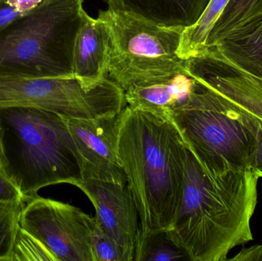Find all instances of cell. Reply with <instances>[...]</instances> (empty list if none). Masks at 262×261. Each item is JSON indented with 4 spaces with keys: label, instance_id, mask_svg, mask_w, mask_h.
Returning <instances> with one entry per match:
<instances>
[{
    "label": "cell",
    "instance_id": "6da1fadb",
    "mask_svg": "<svg viewBox=\"0 0 262 261\" xmlns=\"http://www.w3.org/2000/svg\"><path fill=\"white\" fill-rule=\"evenodd\" d=\"M117 152L138 210L139 238L170 228L184 189L188 147L168 115L130 106L115 124Z\"/></svg>",
    "mask_w": 262,
    "mask_h": 261
},
{
    "label": "cell",
    "instance_id": "7a4b0ae2",
    "mask_svg": "<svg viewBox=\"0 0 262 261\" xmlns=\"http://www.w3.org/2000/svg\"><path fill=\"white\" fill-rule=\"evenodd\" d=\"M258 179L251 170L209 174L188 149L183 197L167 237L189 260H227L231 250L253 239Z\"/></svg>",
    "mask_w": 262,
    "mask_h": 261
},
{
    "label": "cell",
    "instance_id": "3957f363",
    "mask_svg": "<svg viewBox=\"0 0 262 261\" xmlns=\"http://www.w3.org/2000/svg\"><path fill=\"white\" fill-rule=\"evenodd\" d=\"M3 136L12 149L6 153L7 172L28 201L41 188L56 184L75 185L82 179L78 153L67 119L30 107L0 110Z\"/></svg>",
    "mask_w": 262,
    "mask_h": 261
},
{
    "label": "cell",
    "instance_id": "277c9868",
    "mask_svg": "<svg viewBox=\"0 0 262 261\" xmlns=\"http://www.w3.org/2000/svg\"><path fill=\"white\" fill-rule=\"evenodd\" d=\"M84 0H43L0 32V75L74 77V49Z\"/></svg>",
    "mask_w": 262,
    "mask_h": 261
},
{
    "label": "cell",
    "instance_id": "5b68a950",
    "mask_svg": "<svg viewBox=\"0 0 262 261\" xmlns=\"http://www.w3.org/2000/svg\"><path fill=\"white\" fill-rule=\"evenodd\" d=\"M170 117L206 173L250 170L256 142L250 117L200 81L187 104Z\"/></svg>",
    "mask_w": 262,
    "mask_h": 261
},
{
    "label": "cell",
    "instance_id": "8992f818",
    "mask_svg": "<svg viewBox=\"0 0 262 261\" xmlns=\"http://www.w3.org/2000/svg\"><path fill=\"white\" fill-rule=\"evenodd\" d=\"M111 34L107 73L124 91L130 87L188 74L179 55L183 29L163 27L112 9L100 11Z\"/></svg>",
    "mask_w": 262,
    "mask_h": 261
},
{
    "label": "cell",
    "instance_id": "52a82bcc",
    "mask_svg": "<svg viewBox=\"0 0 262 261\" xmlns=\"http://www.w3.org/2000/svg\"><path fill=\"white\" fill-rule=\"evenodd\" d=\"M108 95L102 83L87 87L78 78H33L0 75V110L42 109L63 117L95 120L107 110Z\"/></svg>",
    "mask_w": 262,
    "mask_h": 261
},
{
    "label": "cell",
    "instance_id": "ba28073f",
    "mask_svg": "<svg viewBox=\"0 0 262 261\" xmlns=\"http://www.w3.org/2000/svg\"><path fill=\"white\" fill-rule=\"evenodd\" d=\"M95 218L70 204L37 196L26 202L20 226L39 240L57 261H96Z\"/></svg>",
    "mask_w": 262,
    "mask_h": 261
},
{
    "label": "cell",
    "instance_id": "9c48e42d",
    "mask_svg": "<svg viewBox=\"0 0 262 261\" xmlns=\"http://www.w3.org/2000/svg\"><path fill=\"white\" fill-rule=\"evenodd\" d=\"M117 116L95 120L66 118L78 153L82 179L127 185V177L117 152Z\"/></svg>",
    "mask_w": 262,
    "mask_h": 261
},
{
    "label": "cell",
    "instance_id": "30bf717a",
    "mask_svg": "<svg viewBox=\"0 0 262 261\" xmlns=\"http://www.w3.org/2000/svg\"><path fill=\"white\" fill-rule=\"evenodd\" d=\"M90 199L103 229L121 247L126 261H134L140 223L127 185L81 179L75 184Z\"/></svg>",
    "mask_w": 262,
    "mask_h": 261
},
{
    "label": "cell",
    "instance_id": "8fae6325",
    "mask_svg": "<svg viewBox=\"0 0 262 261\" xmlns=\"http://www.w3.org/2000/svg\"><path fill=\"white\" fill-rule=\"evenodd\" d=\"M186 70L232 105L262 121V78L206 52L187 58Z\"/></svg>",
    "mask_w": 262,
    "mask_h": 261
},
{
    "label": "cell",
    "instance_id": "7c38bea8",
    "mask_svg": "<svg viewBox=\"0 0 262 261\" xmlns=\"http://www.w3.org/2000/svg\"><path fill=\"white\" fill-rule=\"evenodd\" d=\"M111 34L104 20L85 14L74 49V76L93 87L108 75Z\"/></svg>",
    "mask_w": 262,
    "mask_h": 261
},
{
    "label": "cell",
    "instance_id": "4fadbf2b",
    "mask_svg": "<svg viewBox=\"0 0 262 261\" xmlns=\"http://www.w3.org/2000/svg\"><path fill=\"white\" fill-rule=\"evenodd\" d=\"M211 0H106L108 9L152 24L185 29L200 19Z\"/></svg>",
    "mask_w": 262,
    "mask_h": 261
},
{
    "label": "cell",
    "instance_id": "5bb4252c",
    "mask_svg": "<svg viewBox=\"0 0 262 261\" xmlns=\"http://www.w3.org/2000/svg\"><path fill=\"white\" fill-rule=\"evenodd\" d=\"M195 84L188 73L132 86L124 91L126 103L133 108L170 116L187 104Z\"/></svg>",
    "mask_w": 262,
    "mask_h": 261
},
{
    "label": "cell",
    "instance_id": "9a60e30c",
    "mask_svg": "<svg viewBox=\"0 0 262 261\" xmlns=\"http://www.w3.org/2000/svg\"><path fill=\"white\" fill-rule=\"evenodd\" d=\"M202 52L262 78V12Z\"/></svg>",
    "mask_w": 262,
    "mask_h": 261
},
{
    "label": "cell",
    "instance_id": "2e32d148",
    "mask_svg": "<svg viewBox=\"0 0 262 261\" xmlns=\"http://www.w3.org/2000/svg\"><path fill=\"white\" fill-rule=\"evenodd\" d=\"M261 12L262 0H229L212 27L204 49L215 45L231 31Z\"/></svg>",
    "mask_w": 262,
    "mask_h": 261
},
{
    "label": "cell",
    "instance_id": "e0dca14e",
    "mask_svg": "<svg viewBox=\"0 0 262 261\" xmlns=\"http://www.w3.org/2000/svg\"><path fill=\"white\" fill-rule=\"evenodd\" d=\"M228 2L229 0H211L198 21L183 31L179 50L182 58L187 59L205 49L209 33Z\"/></svg>",
    "mask_w": 262,
    "mask_h": 261
},
{
    "label": "cell",
    "instance_id": "ac0fdd59",
    "mask_svg": "<svg viewBox=\"0 0 262 261\" xmlns=\"http://www.w3.org/2000/svg\"><path fill=\"white\" fill-rule=\"evenodd\" d=\"M180 260H189V258L169 239L166 231L152 233L137 240L134 261Z\"/></svg>",
    "mask_w": 262,
    "mask_h": 261
},
{
    "label": "cell",
    "instance_id": "d6986e66",
    "mask_svg": "<svg viewBox=\"0 0 262 261\" xmlns=\"http://www.w3.org/2000/svg\"><path fill=\"white\" fill-rule=\"evenodd\" d=\"M26 202H0V260L10 261Z\"/></svg>",
    "mask_w": 262,
    "mask_h": 261
},
{
    "label": "cell",
    "instance_id": "ffe728a7",
    "mask_svg": "<svg viewBox=\"0 0 262 261\" xmlns=\"http://www.w3.org/2000/svg\"><path fill=\"white\" fill-rule=\"evenodd\" d=\"M57 261L48 248L21 226L18 228L10 261Z\"/></svg>",
    "mask_w": 262,
    "mask_h": 261
},
{
    "label": "cell",
    "instance_id": "44dd1931",
    "mask_svg": "<svg viewBox=\"0 0 262 261\" xmlns=\"http://www.w3.org/2000/svg\"><path fill=\"white\" fill-rule=\"evenodd\" d=\"M92 243L96 261H126L121 247L103 229L95 217Z\"/></svg>",
    "mask_w": 262,
    "mask_h": 261
},
{
    "label": "cell",
    "instance_id": "7402d4cb",
    "mask_svg": "<svg viewBox=\"0 0 262 261\" xmlns=\"http://www.w3.org/2000/svg\"><path fill=\"white\" fill-rule=\"evenodd\" d=\"M0 202H28L7 171L0 167Z\"/></svg>",
    "mask_w": 262,
    "mask_h": 261
},
{
    "label": "cell",
    "instance_id": "603a6c76",
    "mask_svg": "<svg viewBox=\"0 0 262 261\" xmlns=\"http://www.w3.org/2000/svg\"><path fill=\"white\" fill-rule=\"evenodd\" d=\"M246 114L250 117L256 138L255 150L251 159L250 170L260 179L262 178V121L248 113Z\"/></svg>",
    "mask_w": 262,
    "mask_h": 261
},
{
    "label": "cell",
    "instance_id": "cb8c5ba5",
    "mask_svg": "<svg viewBox=\"0 0 262 261\" xmlns=\"http://www.w3.org/2000/svg\"><path fill=\"white\" fill-rule=\"evenodd\" d=\"M24 14L10 4L8 0H0V32Z\"/></svg>",
    "mask_w": 262,
    "mask_h": 261
},
{
    "label": "cell",
    "instance_id": "d4e9b609",
    "mask_svg": "<svg viewBox=\"0 0 262 261\" xmlns=\"http://www.w3.org/2000/svg\"><path fill=\"white\" fill-rule=\"evenodd\" d=\"M227 260L262 261V245H254L250 248H243L235 257Z\"/></svg>",
    "mask_w": 262,
    "mask_h": 261
},
{
    "label": "cell",
    "instance_id": "484cf974",
    "mask_svg": "<svg viewBox=\"0 0 262 261\" xmlns=\"http://www.w3.org/2000/svg\"><path fill=\"white\" fill-rule=\"evenodd\" d=\"M42 1L43 0H8L12 6L16 8L24 15L32 12Z\"/></svg>",
    "mask_w": 262,
    "mask_h": 261
},
{
    "label": "cell",
    "instance_id": "4316f807",
    "mask_svg": "<svg viewBox=\"0 0 262 261\" xmlns=\"http://www.w3.org/2000/svg\"><path fill=\"white\" fill-rule=\"evenodd\" d=\"M0 167L4 169L6 171H7L8 167H9V161H8L7 156H6L4 137H3L1 126H0Z\"/></svg>",
    "mask_w": 262,
    "mask_h": 261
}]
</instances>
